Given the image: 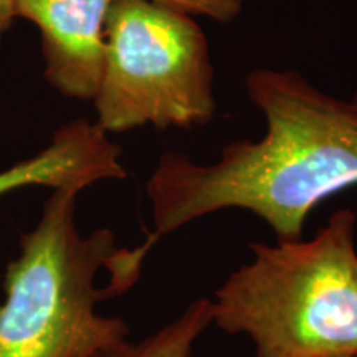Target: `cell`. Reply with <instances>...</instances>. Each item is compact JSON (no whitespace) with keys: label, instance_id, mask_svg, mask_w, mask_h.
Returning a JSON list of instances; mask_svg holds the SVG:
<instances>
[{"label":"cell","instance_id":"8fae6325","mask_svg":"<svg viewBox=\"0 0 357 357\" xmlns=\"http://www.w3.org/2000/svg\"><path fill=\"white\" fill-rule=\"evenodd\" d=\"M356 357H357V356H356Z\"/></svg>","mask_w":357,"mask_h":357},{"label":"cell","instance_id":"8992f818","mask_svg":"<svg viewBox=\"0 0 357 357\" xmlns=\"http://www.w3.org/2000/svg\"><path fill=\"white\" fill-rule=\"evenodd\" d=\"M121 154L96 123L75 119L53 134L42 153L0 172V195L32 185L82 192L100 181L124 178Z\"/></svg>","mask_w":357,"mask_h":357},{"label":"cell","instance_id":"9c48e42d","mask_svg":"<svg viewBox=\"0 0 357 357\" xmlns=\"http://www.w3.org/2000/svg\"><path fill=\"white\" fill-rule=\"evenodd\" d=\"M13 15V0H0V42H2L3 33L10 29Z\"/></svg>","mask_w":357,"mask_h":357},{"label":"cell","instance_id":"7a4b0ae2","mask_svg":"<svg viewBox=\"0 0 357 357\" xmlns=\"http://www.w3.org/2000/svg\"><path fill=\"white\" fill-rule=\"evenodd\" d=\"M357 215L339 208L310 240L250 243L252 260L213 291L212 324L255 357L357 356Z\"/></svg>","mask_w":357,"mask_h":357},{"label":"cell","instance_id":"ba28073f","mask_svg":"<svg viewBox=\"0 0 357 357\" xmlns=\"http://www.w3.org/2000/svg\"><path fill=\"white\" fill-rule=\"evenodd\" d=\"M154 2L166 3L190 15H204L220 24H230L242 13L245 0H154Z\"/></svg>","mask_w":357,"mask_h":357},{"label":"cell","instance_id":"6da1fadb","mask_svg":"<svg viewBox=\"0 0 357 357\" xmlns=\"http://www.w3.org/2000/svg\"><path fill=\"white\" fill-rule=\"evenodd\" d=\"M263 113L261 139L229 142L213 164L164 153L146 182L153 230L136 248H119L111 281L132 288L154 245L194 220L242 208L276 240L303 238L314 207L357 185V106L326 95L294 70L257 68L245 78Z\"/></svg>","mask_w":357,"mask_h":357},{"label":"cell","instance_id":"30bf717a","mask_svg":"<svg viewBox=\"0 0 357 357\" xmlns=\"http://www.w3.org/2000/svg\"><path fill=\"white\" fill-rule=\"evenodd\" d=\"M352 102H354V105L357 106V91L354 93V96H352Z\"/></svg>","mask_w":357,"mask_h":357},{"label":"cell","instance_id":"277c9868","mask_svg":"<svg viewBox=\"0 0 357 357\" xmlns=\"http://www.w3.org/2000/svg\"><path fill=\"white\" fill-rule=\"evenodd\" d=\"M105 38V68L93 102L106 134L212 121L217 101L211 50L190 13L154 0H113Z\"/></svg>","mask_w":357,"mask_h":357},{"label":"cell","instance_id":"5b68a950","mask_svg":"<svg viewBox=\"0 0 357 357\" xmlns=\"http://www.w3.org/2000/svg\"><path fill=\"white\" fill-rule=\"evenodd\" d=\"M113 0H13V15L42 35L45 78L63 96L93 100L105 68V22Z\"/></svg>","mask_w":357,"mask_h":357},{"label":"cell","instance_id":"3957f363","mask_svg":"<svg viewBox=\"0 0 357 357\" xmlns=\"http://www.w3.org/2000/svg\"><path fill=\"white\" fill-rule=\"evenodd\" d=\"M78 190L55 189L37 227L22 236L8 263L0 303V357H96L126 341L121 318L96 311L105 289L96 276L116 252L109 229L82 235Z\"/></svg>","mask_w":357,"mask_h":357},{"label":"cell","instance_id":"52a82bcc","mask_svg":"<svg viewBox=\"0 0 357 357\" xmlns=\"http://www.w3.org/2000/svg\"><path fill=\"white\" fill-rule=\"evenodd\" d=\"M212 324L211 298L192 301L177 318L142 339L109 347L96 357H192L195 342Z\"/></svg>","mask_w":357,"mask_h":357}]
</instances>
